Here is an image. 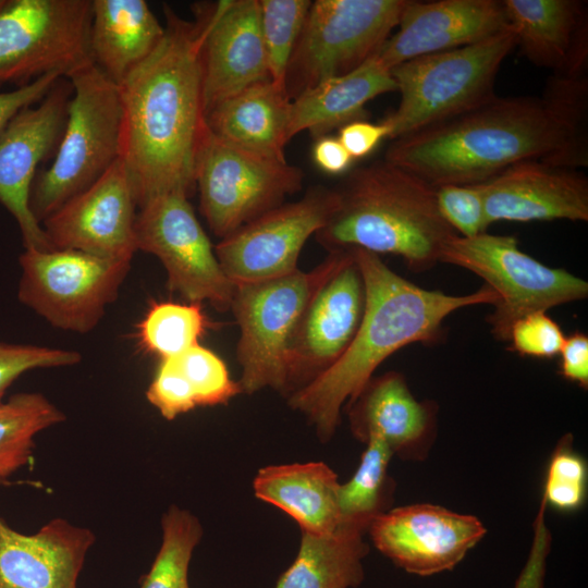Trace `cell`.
<instances>
[{
	"label": "cell",
	"mask_w": 588,
	"mask_h": 588,
	"mask_svg": "<svg viewBox=\"0 0 588 588\" xmlns=\"http://www.w3.org/2000/svg\"><path fill=\"white\" fill-rule=\"evenodd\" d=\"M587 74H554L541 97H498L393 139L384 161L433 187L483 183L526 162L588 163Z\"/></svg>",
	"instance_id": "6da1fadb"
},
{
	"label": "cell",
	"mask_w": 588,
	"mask_h": 588,
	"mask_svg": "<svg viewBox=\"0 0 588 588\" xmlns=\"http://www.w3.org/2000/svg\"><path fill=\"white\" fill-rule=\"evenodd\" d=\"M164 36L119 84L123 107L121 159L137 207L195 189V164L207 131L200 19L187 21L164 4Z\"/></svg>",
	"instance_id": "7a4b0ae2"
},
{
	"label": "cell",
	"mask_w": 588,
	"mask_h": 588,
	"mask_svg": "<svg viewBox=\"0 0 588 588\" xmlns=\"http://www.w3.org/2000/svg\"><path fill=\"white\" fill-rule=\"evenodd\" d=\"M365 285L360 324L340 358L313 382L290 395L289 406L302 413L322 442L341 422V412L399 350L438 343L444 320L458 309L490 304L499 297L483 285L474 293L451 295L427 290L391 270L379 255L351 249Z\"/></svg>",
	"instance_id": "3957f363"
},
{
	"label": "cell",
	"mask_w": 588,
	"mask_h": 588,
	"mask_svg": "<svg viewBox=\"0 0 588 588\" xmlns=\"http://www.w3.org/2000/svg\"><path fill=\"white\" fill-rule=\"evenodd\" d=\"M334 189L336 207L315 234L329 252L391 254L420 272L457 235L439 212L436 187L384 160L348 171Z\"/></svg>",
	"instance_id": "277c9868"
},
{
	"label": "cell",
	"mask_w": 588,
	"mask_h": 588,
	"mask_svg": "<svg viewBox=\"0 0 588 588\" xmlns=\"http://www.w3.org/2000/svg\"><path fill=\"white\" fill-rule=\"evenodd\" d=\"M64 128L52 163L37 173L29 207L41 222L91 186L122 155L123 107L119 85L95 64L70 78Z\"/></svg>",
	"instance_id": "5b68a950"
},
{
	"label": "cell",
	"mask_w": 588,
	"mask_h": 588,
	"mask_svg": "<svg viewBox=\"0 0 588 588\" xmlns=\"http://www.w3.org/2000/svg\"><path fill=\"white\" fill-rule=\"evenodd\" d=\"M514 47L515 35L507 24L478 42L391 69L400 102L382 121L390 130L389 138L409 135L492 99L498 72Z\"/></svg>",
	"instance_id": "8992f818"
},
{
	"label": "cell",
	"mask_w": 588,
	"mask_h": 588,
	"mask_svg": "<svg viewBox=\"0 0 588 588\" xmlns=\"http://www.w3.org/2000/svg\"><path fill=\"white\" fill-rule=\"evenodd\" d=\"M331 250L310 271L299 269L270 280L235 285L230 310L240 328L236 357L241 392L286 391L289 346L314 291L338 261Z\"/></svg>",
	"instance_id": "52a82bcc"
},
{
	"label": "cell",
	"mask_w": 588,
	"mask_h": 588,
	"mask_svg": "<svg viewBox=\"0 0 588 588\" xmlns=\"http://www.w3.org/2000/svg\"><path fill=\"white\" fill-rule=\"evenodd\" d=\"M440 262L475 273L497 293L499 299L487 322L493 338L501 342H509L518 319L588 296L587 281L522 252L510 235H456L443 247Z\"/></svg>",
	"instance_id": "ba28073f"
},
{
	"label": "cell",
	"mask_w": 588,
	"mask_h": 588,
	"mask_svg": "<svg viewBox=\"0 0 588 588\" xmlns=\"http://www.w3.org/2000/svg\"><path fill=\"white\" fill-rule=\"evenodd\" d=\"M91 0H7L0 9V86L50 73L70 78L95 64Z\"/></svg>",
	"instance_id": "9c48e42d"
},
{
	"label": "cell",
	"mask_w": 588,
	"mask_h": 588,
	"mask_svg": "<svg viewBox=\"0 0 588 588\" xmlns=\"http://www.w3.org/2000/svg\"><path fill=\"white\" fill-rule=\"evenodd\" d=\"M407 1H313L287 71L290 99L373 57L397 26Z\"/></svg>",
	"instance_id": "30bf717a"
},
{
	"label": "cell",
	"mask_w": 588,
	"mask_h": 588,
	"mask_svg": "<svg viewBox=\"0 0 588 588\" xmlns=\"http://www.w3.org/2000/svg\"><path fill=\"white\" fill-rule=\"evenodd\" d=\"M303 183L301 168L230 145L207 127L196 158L195 186L201 213L221 240L284 204Z\"/></svg>",
	"instance_id": "8fae6325"
},
{
	"label": "cell",
	"mask_w": 588,
	"mask_h": 588,
	"mask_svg": "<svg viewBox=\"0 0 588 588\" xmlns=\"http://www.w3.org/2000/svg\"><path fill=\"white\" fill-rule=\"evenodd\" d=\"M19 261V301L52 327L77 333L96 328L131 268L128 260L60 248H25Z\"/></svg>",
	"instance_id": "7c38bea8"
},
{
	"label": "cell",
	"mask_w": 588,
	"mask_h": 588,
	"mask_svg": "<svg viewBox=\"0 0 588 588\" xmlns=\"http://www.w3.org/2000/svg\"><path fill=\"white\" fill-rule=\"evenodd\" d=\"M135 235L137 250L155 255L163 265L171 292L188 303L208 302L218 311L230 310L235 285L187 196L167 194L144 204L136 215Z\"/></svg>",
	"instance_id": "4fadbf2b"
},
{
	"label": "cell",
	"mask_w": 588,
	"mask_h": 588,
	"mask_svg": "<svg viewBox=\"0 0 588 588\" xmlns=\"http://www.w3.org/2000/svg\"><path fill=\"white\" fill-rule=\"evenodd\" d=\"M335 207L334 188L314 186L301 199L271 209L220 240L215 253L222 270L234 285L297 270L305 243L327 224Z\"/></svg>",
	"instance_id": "5bb4252c"
},
{
	"label": "cell",
	"mask_w": 588,
	"mask_h": 588,
	"mask_svg": "<svg viewBox=\"0 0 588 588\" xmlns=\"http://www.w3.org/2000/svg\"><path fill=\"white\" fill-rule=\"evenodd\" d=\"M365 309V285L351 249L308 299L292 335L287 354L285 397L328 370L353 340Z\"/></svg>",
	"instance_id": "9a60e30c"
},
{
	"label": "cell",
	"mask_w": 588,
	"mask_h": 588,
	"mask_svg": "<svg viewBox=\"0 0 588 588\" xmlns=\"http://www.w3.org/2000/svg\"><path fill=\"white\" fill-rule=\"evenodd\" d=\"M367 534L395 566L425 577L455 568L485 537L487 528L475 515L415 503L379 515Z\"/></svg>",
	"instance_id": "2e32d148"
},
{
	"label": "cell",
	"mask_w": 588,
	"mask_h": 588,
	"mask_svg": "<svg viewBox=\"0 0 588 588\" xmlns=\"http://www.w3.org/2000/svg\"><path fill=\"white\" fill-rule=\"evenodd\" d=\"M71 84H56L36 106L22 109L0 132V203L15 219L25 248L53 249L29 207L39 163L62 135Z\"/></svg>",
	"instance_id": "e0dca14e"
},
{
	"label": "cell",
	"mask_w": 588,
	"mask_h": 588,
	"mask_svg": "<svg viewBox=\"0 0 588 588\" xmlns=\"http://www.w3.org/2000/svg\"><path fill=\"white\" fill-rule=\"evenodd\" d=\"M133 185L120 158L91 186L41 222L53 248L131 261L137 252Z\"/></svg>",
	"instance_id": "ac0fdd59"
},
{
	"label": "cell",
	"mask_w": 588,
	"mask_h": 588,
	"mask_svg": "<svg viewBox=\"0 0 588 588\" xmlns=\"http://www.w3.org/2000/svg\"><path fill=\"white\" fill-rule=\"evenodd\" d=\"M203 23L200 49L205 113L241 90L270 79L259 0L195 4Z\"/></svg>",
	"instance_id": "d6986e66"
},
{
	"label": "cell",
	"mask_w": 588,
	"mask_h": 588,
	"mask_svg": "<svg viewBox=\"0 0 588 588\" xmlns=\"http://www.w3.org/2000/svg\"><path fill=\"white\" fill-rule=\"evenodd\" d=\"M507 25L497 0H408L375 58L388 70L415 58L483 40Z\"/></svg>",
	"instance_id": "ffe728a7"
},
{
	"label": "cell",
	"mask_w": 588,
	"mask_h": 588,
	"mask_svg": "<svg viewBox=\"0 0 588 588\" xmlns=\"http://www.w3.org/2000/svg\"><path fill=\"white\" fill-rule=\"evenodd\" d=\"M353 437L362 443L381 439L393 456L424 462L438 431V405L417 400L397 371L373 376L345 405Z\"/></svg>",
	"instance_id": "44dd1931"
},
{
	"label": "cell",
	"mask_w": 588,
	"mask_h": 588,
	"mask_svg": "<svg viewBox=\"0 0 588 588\" xmlns=\"http://www.w3.org/2000/svg\"><path fill=\"white\" fill-rule=\"evenodd\" d=\"M481 185L490 225L498 221H588V180L574 168L526 161Z\"/></svg>",
	"instance_id": "7402d4cb"
},
{
	"label": "cell",
	"mask_w": 588,
	"mask_h": 588,
	"mask_svg": "<svg viewBox=\"0 0 588 588\" xmlns=\"http://www.w3.org/2000/svg\"><path fill=\"white\" fill-rule=\"evenodd\" d=\"M95 535L54 518L33 535L0 518V588H77Z\"/></svg>",
	"instance_id": "603a6c76"
},
{
	"label": "cell",
	"mask_w": 588,
	"mask_h": 588,
	"mask_svg": "<svg viewBox=\"0 0 588 588\" xmlns=\"http://www.w3.org/2000/svg\"><path fill=\"white\" fill-rule=\"evenodd\" d=\"M507 24L524 56L553 74H586L588 22L578 0H504Z\"/></svg>",
	"instance_id": "cb8c5ba5"
},
{
	"label": "cell",
	"mask_w": 588,
	"mask_h": 588,
	"mask_svg": "<svg viewBox=\"0 0 588 588\" xmlns=\"http://www.w3.org/2000/svg\"><path fill=\"white\" fill-rule=\"evenodd\" d=\"M291 99L271 79L256 83L220 101L206 113L217 138L254 154L286 160Z\"/></svg>",
	"instance_id": "d4e9b609"
},
{
	"label": "cell",
	"mask_w": 588,
	"mask_h": 588,
	"mask_svg": "<svg viewBox=\"0 0 588 588\" xmlns=\"http://www.w3.org/2000/svg\"><path fill=\"white\" fill-rule=\"evenodd\" d=\"M396 91L390 70L375 56L356 70L324 79L291 99L290 140L302 131L316 139L365 114V106L379 95Z\"/></svg>",
	"instance_id": "484cf974"
},
{
	"label": "cell",
	"mask_w": 588,
	"mask_h": 588,
	"mask_svg": "<svg viewBox=\"0 0 588 588\" xmlns=\"http://www.w3.org/2000/svg\"><path fill=\"white\" fill-rule=\"evenodd\" d=\"M340 482L323 462L270 465L253 481L255 497L290 515L302 531L327 534L341 524Z\"/></svg>",
	"instance_id": "4316f807"
},
{
	"label": "cell",
	"mask_w": 588,
	"mask_h": 588,
	"mask_svg": "<svg viewBox=\"0 0 588 588\" xmlns=\"http://www.w3.org/2000/svg\"><path fill=\"white\" fill-rule=\"evenodd\" d=\"M164 36L145 0H91L90 51L95 65L120 84Z\"/></svg>",
	"instance_id": "83f0119b"
},
{
	"label": "cell",
	"mask_w": 588,
	"mask_h": 588,
	"mask_svg": "<svg viewBox=\"0 0 588 588\" xmlns=\"http://www.w3.org/2000/svg\"><path fill=\"white\" fill-rule=\"evenodd\" d=\"M366 532L340 524L327 534L302 531L298 553L274 588H356L364 578L369 553Z\"/></svg>",
	"instance_id": "f1b7e54d"
},
{
	"label": "cell",
	"mask_w": 588,
	"mask_h": 588,
	"mask_svg": "<svg viewBox=\"0 0 588 588\" xmlns=\"http://www.w3.org/2000/svg\"><path fill=\"white\" fill-rule=\"evenodd\" d=\"M365 446L355 473L339 486L338 504L341 524L367 532L375 518L392 509L395 482L388 469L393 457L389 446L378 438Z\"/></svg>",
	"instance_id": "f546056e"
},
{
	"label": "cell",
	"mask_w": 588,
	"mask_h": 588,
	"mask_svg": "<svg viewBox=\"0 0 588 588\" xmlns=\"http://www.w3.org/2000/svg\"><path fill=\"white\" fill-rule=\"evenodd\" d=\"M64 414L45 395L17 393L0 403V480L26 465L35 437L60 424Z\"/></svg>",
	"instance_id": "4dcf8cb0"
},
{
	"label": "cell",
	"mask_w": 588,
	"mask_h": 588,
	"mask_svg": "<svg viewBox=\"0 0 588 588\" xmlns=\"http://www.w3.org/2000/svg\"><path fill=\"white\" fill-rule=\"evenodd\" d=\"M208 328L200 303L155 302L138 324L142 345L160 359L199 344Z\"/></svg>",
	"instance_id": "1f68e13d"
},
{
	"label": "cell",
	"mask_w": 588,
	"mask_h": 588,
	"mask_svg": "<svg viewBox=\"0 0 588 588\" xmlns=\"http://www.w3.org/2000/svg\"><path fill=\"white\" fill-rule=\"evenodd\" d=\"M161 528L160 549L140 588H189V563L203 527L189 511L171 505L162 515Z\"/></svg>",
	"instance_id": "d6a6232c"
},
{
	"label": "cell",
	"mask_w": 588,
	"mask_h": 588,
	"mask_svg": "<svg viewBox=\"0 0 588 588\" xmlns=\"http://www.w3.org/2000/svg\"><path fill=\"white\" fill-rule=\"evenodd\" d=\"M310 5L309 0H259L269 77L282 89Z\"/></svg>",
	"instance_id": "836d02e7"
},
{
	"label": "cell",
	"mask_w": 588,
	"mask_h": 588,
	"mask_svg": "<svg viewBox=\"0 0 588 588\" xmlns=\"http://www.w3.org/2000/svg\"><path fill=\"white\" fill-rule=\"evenodd\" d=\"M574 438L565 433L556 443L546 471L541 500L562 513L578 511L586 501L588 467L574 449Z\"/></svg>",
	"instance_id": "e575fe53"
},
{
	"label": "cell",
	"mask_w": 588,
	"mask_h": 588,
	"mask_svg": "<svg viewBox=\"0 0 588 588\" xmlns=\"http://www.w3.org/2000/svg\"><path fill=\"white\" fill-rule=\"evenodd\" d=\"M171 358L189 384L197 407L223 405L242 393L237 381L231 379L225 363L200 344Z\"/></svg>",
	"instance_id": "d590c367"
},
{
	"label": "cell",
	"mask_w": 588,
	"mask_h": 588,
	"mask_svg": "<svg viewBox=\"0 0 588 588\" xmlns=\"http://www.w3.org/2000/svg\"><path fill=\"white\" fill-rule=\"evenodd\" d=\"M436 199L441 217L457 235L477 236L490 226L481 183L437 186Z\"/></svg>",
	"instance_id": "8d00e7d4"
},
{
	"label": "cell",
	"mask_w": 588,
	"mask_h": 588,
	"mask_svg": "<svg viewBox=\"0 0 588 588\" xmlns=\"http://www.w3.org/2000/svg\"><path fill=\"white\" fill-rule=\"evenodd\" d=\"M76 351L0 342V403L8 388L24 372L36 368H52L78 364Z\"/></svg>",
	"instance_id": "74e56055"
},
{
	"label": "cell",
	"mask_w": 588,
	"mask_h": 588,
	"mask_svg": "<svg viewBox=\"0 0 588 588\" xmlns=\"http://www.w3.org/2000/svg\"><path fill=\"white\" fill-rule=\"evenodd\" d=\"M566 335L547 311L518 319L512 327L509 350L535 358H553L562 350Z\"/></svg>",
	"instance_id": "f35d334b"
},
{
	"label": "cell",
	"mask_w": 588,
	"mask_h": 588,
	"mask_svg": "<svg viewBox=\"0 0 588 588\" xmlns=\"http://www.w3.org/2000/svg\"><path fill=\"white\" fill-rule=\"evenodd\" d=\"M161 416L173 420L197 407L194 393L172 358L162 359L146 392Z\"/></svg>",
	"instance_id": "ab89813d"
},
{
	"label": "cell",
	"mask_w": 588,
	"mask_h": 588,
	"mask_svg": "<svg viewBox=\"0 0 588 588\" xmlns=\"http://www.w3.org/2000/svg\"><path fill=\"white\" fill-rule=\"evenodd\" d=\"M547 509L541 500L532 524V539L527 560L514 588H544L547 561L552 544V535L546 519Z\"/></svg>",
	"instance_id": "60d3db41"
},
{
	"label": "cell",
	"mask_w": 588,
	"mask_h": 588,
	"mask_svg": "<svg viewBox=\"0 0 588 588\" xmlns=\"http://www.w3.org/2000/svg\"><path fill=\"white\" fill-rule=\"evenodd\" d=\"M60 77L57 73L46 74L16 89L0 93V132L22 109L39 102Z\"/></svg>",
	"instance_id": "b9f144b4"
},
{
	"label": "cell",
	"mask_w": 588,
	"mask_h": 588,
	"mask_svg": "<svg viewBox=\"0 0 588 588\" xmlns=\"http://www.w3.org/2000/svg\"><path fill=\"white\" fill-rule=\"evenodd\" d=\"M389 136L390 130L382 121L371 123L359 119L341 126L336 137L355 160L371 154L381 140Z\"/></svg>",
	"instance_id": "7bdbcfd3"
},
{
	"label": "cell",
	"mask_w": 588,
	"mask_h": 588,
	"mask_svg": "<svg viewBox=\"0 0 588 588\" xmlns=\"http://www.w3.org/2000/svg\"><path fill=\"white\" fill-rule=\"evenodd\" d=\"M559 373L567 381L578 384L581 389L588 388V336L575 332L565 338L559 354Z\"/></svg>",
	"instance_id": "ee69618b"
},
{
	"label": "cell",
	"mask_w": 588,
	"mask_h": 588,
	"mask_svg": "<svg viewBox=\"0 0 588 588\" xmlns=\"http://www.w3.org/2000/svg\"><path fill=\"white\" fill-rule=\"evenodd\" d=\"M311 156L315 164L330 175L347 173L354 161L338 137L330 135L315 139Z\"/></svg>",
	"instance_id": "f6af8a7d"
},
{
	"label": "cell",
	"mask_w": 588,
	"mask_h": 588,
	"mask_svg": "<svg viewBox=\"0 0 588 588\" xmlns=\"http://www.w3.org/2000/svg\"><path fill=\"white\" fill-rule=\"evenodd\" d=\"M7 0H0V9L5 4Z\"/></svg>",
	"instance_id": "bcb514c9"
}]
</instances>
